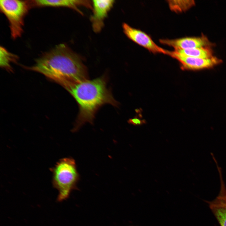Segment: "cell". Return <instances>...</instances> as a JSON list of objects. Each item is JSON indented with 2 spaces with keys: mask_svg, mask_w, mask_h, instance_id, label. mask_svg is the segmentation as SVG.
I'll return each mask as SVG.
<instances>
[{
  "mask_svg": "<svg viewBox=\"0 0 226 226\" xmlns=\"http://www.w3.org/2000/svg\"><path fill=\"white\" fill-rule=\"evenodd\" d=\"M28 69L43 74L67 89L88 78L87 68L80 57L63 44L45 53Z\"/></svg>",
  "mask_w": 226,
  "mask_h": 226,
  "instance_id": "1",
  "label": "cell"
},
{
  "mask_svg": "<svg viewBox=\"0 0 226 226\" xmlns=\"http://www.w3.org/2000/svg\"><path fill=\"white\" fill-rule=\"evenodd\" d=\"M67 90L79 107L73 132L77 131L87 122L92 124L96 112L103 105L109 104L115 106L118 105L107 88L106 78L104 76L92 80H85Z\"/></svg>",
  "mask_w": 226,
  "mask_h": 226,
  "instance_id": "2",
  "label": "cell"
},
{
  "mask_svg": "<svg viewBox=\"0 0 226 226\" xmlns=\"http://www.w3.org/2000/svg\"><path fill=\"white\" fill-rule=\"evenodd\" d=\"M52 184L58 192L57 201L61 202L68 198L71 191L78 190L77 184L80 176L75 160L71 158L60 159L51 169Z\"/></svg>",
  "mask_w": 226,
  "mask_h": 226,
  "instance_id": "3",
  "label": "cell"
},
{
  "mask_svg": "<svg viewBox=\"0 0 226 226\" xmlns=\"http://www.w3.org/2000/svg\"><path fill=\"white\" fill-rule=\"evenodd\" d=\"M0 9L9 22L12 37L16 39L23 31L24 20L29 9L28 3L18 0H1Z\"/></svg>",
  "mask_w": 226,
  "mask_h": 226,
  "instance_id": "4",
  "label": "cell"
},
{
  "mask_svg": "<svg viewBox=\"0 0 226 226\" xmlns=\"http://www.w3.org/2000/svg\"><path fill=\"white\" fill-rule=\"evenodd\" d=\"M167 55L177 60L183 70H198L213 67L221 62L220 60L213 56L208 58L191 57L167 50Z\"/></svg>",
  "mask_w": 226,
  "mask_h": 226,
  "instance_id": "5",
  "label": "cell"
},
{
  "mask_svg": "<svg viewBox=\"0 0 226 226\" xmlns=\"http://www.w3.org/2000/svg\"><path fill=\"white\" fill-rule=\"evenodd\" d=\"M124 33L131 40L153 53L167 54V50L158 46L151 37L139 30L134 28L124 23L122 25Z\"/></svg>",
  "mask_w": 226,
  "mask_h": 226,
  "instance_id": "6",
  "label": "cell"
},
{
  "mask_svg": "<svg viewBox=\"0 0 226 226\" xmlns=\"http://www.w3.org/2000/svg\"><path fill=\"white\" fill-rule=\"evenodd\" d=\"M115 1L112 0L93 1V14L90 18L94 31L100 32L104 25V20L113 6Z\"/></svg>",
  "mask_w": 226,
  "mask_h": 226,
  "instance_id": "7",
  "label": "cell"
},
{
  "mask_svg": "<svg viewBox=\"0 0 226 226\" xmlns=\"http://www.w3.org/2000/svg\"><path fill=\"white\" fill-rule=\"evenodd\" d=\"M160 43L174 48L175 50L204 47L208 44L206 38L187 37L174 39H161Z\"/></svg>",
  "mask_w": 226,
  "mask_h": 226,
  "instance_id": "8",
  "label": "cell"
},
{
  "mask_svg": "<svg viewBox=\"0 0 226 226\" xmlns=\"http://www.w3.org/2000/svg\"><path fill=\"white\" fill-rule=\"evenodd\" d=\"M220 192L216 198L206 201L220 226H226V188L221 180Z\"/></svg>",
  "mask_w": 226,
  "mask_h": 226,
  "instance_id": "9",
  "label": "cell"
},
{
  "mask_svg": "<svg viewBox=\"0 0 226 226\" xmlns=\"http://www.w3.org/2000/svg\"><path fill=\"white\" fill-rule=\"evenodd\" d=\"M35 3L39 6L51 7H63L74 9L82 14V13L78 8L80 6H83L92 9L91 3L88 0H37Z\"/></svg>",
  "mask_w": 226,
  "mask_h": 226,
  "instance_id": "10",
  "label": "cell"
},
{
  "mask_svg": "<svg viewBox=\"0 0 226 226\" xmlns=\"http://www.w3.org/2000/svg\"><path fill=\"white\" fill-rule=\"evenodd\" d=\"M174 51L180 54L191 57L208 58L213 56L211 51L205 47L179 50H175Z\"/></svg>",
  "mask_w": 226,
  "mask_h": 226,
  "instance_id": "11",
  "label": "cell"
},
{
  "mask_svg": "<svg viewBox=\"0 0 226 226\" xmlns=\"http://www.w3.org/2000/svg\"><path fill=\"white\" fill-rule=\"evenodd\" d=\"M18 56L9 52L5 48L0 47V65L3 68L10 70L12 69L10 64L16 62Z\"/></svg>",
  "mask_w": 226,
  "mask_h": 226,
  "instance_id": "12",
  "label": "cell"
},
{
  "mask_svg": "<svg viewBox=\"0 0 226 226\" xmlns=\"http://www.w3.org/2000/svg\"><path fill=\"white\" fill-rule=\"evenodd\" d=\"M170 9L176 13L185 11L192 7L195 4L193 0L167 1Z\"/></svg>",
  "mask_w": 226,
  "mask_h": 226,
  "instance_id": "13",
  "label": "cell"
},
{
  "mask_svg": "<svg viewBox=\"0 0 226 226\" xmlns=\"http://www.w3.org/2000/svg\"><path fill=\"white\" fill-rule=\"evenodd\" d=\"M128 122L134 125H140L145 123L144 120L137 118L130 119L129 120Z\"/></svg>",
  "mask_w": 226,
  "mask_h": 226,
  "instance_id": "14",
  "label": "cell"
}]
</instances>
